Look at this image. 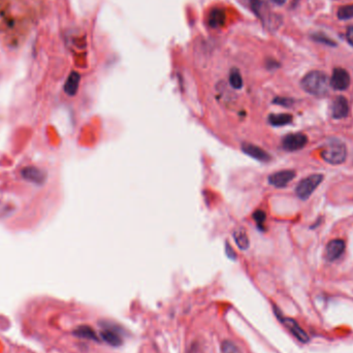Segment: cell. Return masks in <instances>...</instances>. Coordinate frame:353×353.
I'll return each mask as SVG.
<instances>
[{
  "instance_id": "cell-1",
  "label": "cell",
  "mask_w": 353,
  "mask_h": 353,
  "mask_svg": "<svg viewBox=\"0 0 353 353\" xmlns=\"http://www.w3.org/2000/svg\"><path fill=\"white\" fill-rule=\"evenodd\" d=\"M301 88L311 95L321 96L329 90V79L328 77L320 70H313L306 75L300 82Z\"/></svg>"
},
{
  "instance_id": "cell-2",
  "label": "cell",
  "mask_w": 353,
  "mask_h": 353,
  "mask_svg": "<svg viewBox=\"0 0 353 353\" xmlns=\"http://www.w3.org/2000/svg\"><path fill=\"white\" fill-rule=\"evenodd\" d=\"M322 159L333 166L342 164L347 157V149L344 143L339 139H331L323 147L320 153Z\"/></svg>"
},
{
  "instance_id": "cell-3",
  "label": "cell",
  "mask_w": 353,
  "mask_h": 353,
  "mask_svg": "<svg viewBox=\"0 0 353 353\" xmlns=\"http://www.w3.org/2000/svg\"><path fill=\"white\" fill-rule=\"evenodd\" d=\"M323 181V176L320 174L311 175L307 178L302 179L295 188V193L297 197L302 200L308 199L312 193L317 189V187Z\"/></svg>"
},
{
  "instance_id": "cell-4",
  "label": "cell",
  "mask_w": 353,
  "mask_h": 353,
  "mask_svg": "<svg viewBox=\"0 0 353 353\" xmlns=\"http://www.w3.org/2000/svg\"><path fill=\"white\" fill-rule=\"evenodd\" d=\"M274 311H275V315L277 316L279 321L283 324L299 342H301V343H308L309 342V340H310L309 336L294 319L284 317L283 315H282L281 311L277 307H275V306H274Z\"/></svg>"
},
{
  "instance_id": "cell-5",
  "label": "cell",
  "mask_w": 353,
  "mask_h": 353,
  "mask_svg": "<svg viewBox=\"0 0 353 353\" xmlns=\"http://www.w3.org/2000/svg\"><path fill=\"white\" fill-rule=\"evenodd\" d=\"M308 143V137L302 133H290L282 139V147L288 152L301 150Z\"/></svg>"
},
{
  "instance_id": "cell-6",
  "label": "cell",
  "mask_w": 353,
  "mask_h": 353,
  "mask_svg": "<svg viewBox=\"0 0 353 353\" xmlns=\"http://www.w3.org/2000/svg\"><path fill=\"white\" fill-rule=\"evenodd\" d=\"M329 84L335 90L344 91L350 86V75L346 69L337 67L334 69L332 78L329 80Z\"/></svg>"
},
{
  "instance_id": "cell-7",
  "label": "cell",
  "mask_w": 353,
  "mask_h": 353,
  "mask_svg": "<svg viewBox=\"0 0 353 353\" xmlns=\"http://www.w3.org/2000/svg\"><path fill=\"white\" fill-rule=\"evenodd\" d=\"M22 178L35 185H42L46 181V173L35 167H26L21 171Z\"/></svg>"
},
{
  "instance_id": "cell-8",
  "label": "cell",
  "mask_w": 353,
  "mask_h": 353,
  "mask_svg": "<svg viewBox=\"0 0 353 353\" xmlns=\"http://www.w3.org/2000/svg\"><path fill=\"white\" fill-rule=\"evenodd\" d=\"M295 177V172L294 171H280L277 173L272 174L269 177V183L276 187V188H283L287 186Z\"/></svg>"
},
{
  "instance_id": "cell-9",
  "label": "cell",
  "mask_w": 353,
  "mask_h": 353,
  "mask_svg": "<svg viewBox=\"0 0 353 353\" xmlns=\"http://www.w3.org/2000/svg\"><path fill=\"white\" fill-rule=\"evenodd\" d=\"M345 251V242L341 239H336L328 242L325 249V257L329 262H335Z\"/></svg>"
},
{
  "instance_id": "cell-10",
  "label": "cell",
  "mask_w": 353,
  "mask_h": 353,
  "mask_svg": "<svg viewBox=\"0 0 353 353\" xmlns=\"http://www.w3.org/2000/svg\"><path fill=\"white\" fill-rule=\"evenodd\" d=\"M242 151L245 154H247L248 156H250L258 161L268 162L271 160V156L267 151H265L264 149L257 147L253 144H249V143L242 144Z\"/></svg>"
},
{
  "instance_id": "cell-11",
  "label": "cell",
  "mask_w": 353,
  "mask_h": 353,
  "mask_svg": "<svg viewBox=\"0 0 353 353\" xmlns=\"http://www.w3.org/2000/svg\"><path fill=\"white\" fill-rule=\"evenodd\" d=\"M349 103L344 96H338L332 105V114L335 119H343L349 114Z\"/></svg>"
},
{
  "instance_id": "cell-12",
  "label": "cell",
  "mask_w": 353,
  "mask_h": 353,
  "mask_svg": "<svg viewBox=\"0 0 353 353\" xmlns=\"http://www.w3.org/2000/svg\"><path fill=\"white\" fill-rule=\"evenodd\" d=\"M100 337L106 343H108L109 345L114 346V347H119L123 343L121 335L118 333L117 329H115L111 326L104 327V329L100 333Z\"/></svg>"
},
{
  "instance_id": "cell-13",
  "label": "cell",
  "mask_w": 353,
  "mask_h": 353,
  "mask_svg": "<svg viewBox=\"0 0 353 353\" xmlns=\"http://www.w3.org/2000/svg\"><path fill=\"white\" fill-rule=\"evenodd\" d=\"M226 14L221 9L211 10L208 16V25L211 28H220L225 24Z\"/></svg>"
},
{
  "instance_id": "cell-14",
  "label": "cell",
  "mask_w": 353,
  "mask_h": 353,
  "mask_svg": "<svg viewBox=\"0 0 353 353\" xmlns=\"http://www.w3.org/2000/svg\"><path fill=\"white\" fill-rule=\"evenodd\" d=\"M80 81H81V76L77 72L70 73L68 76L65 84H64V92L69 96H75L80 86Z\"/></svg>"
},
{
  "instance_id": "cell-15",
  "label": "cell",
  "mask_w": 353,
  "mask_h": 353,
  "mask_svg": "<svg viewBox=\"0 0 353 353\" xmlns=\"http://www.w3.org/2000/svg\"><path fill=\"white\" fill-rule=\"evenodd\" d=\"M232 238L237 244V246L241 249V250H247L250 246V242H249V238L247 231L242 228V227H238L237 229H234L233 233H232Z\"/></svg>"
},
{
  "instance_id": "cell-16",
  "label": "cell",
  "mask_w": 353,
  "mask_h": 353,
  "mask_svg": "<svg viewBox=\"0 0 353 353\" xmlns=\"http://www.w3.org/2000/svg\"><path fill=\"white\" fill-rule=\"evenodd\" d=\"M74 335L82 338V339H88V340H92V341H96L98 342L99 339L97 337V335L95 334V332L93 331L92 327L88 326V325H81L79 327H77L74 332Z\"/></svg>"
},
{
  "instance_id": "cell-17",
  "label": "cell",
  "mask_w": 353,
  "mask_h": 353,
  "mask_svg": "<svg viewBox=\"0 0 353 353\" xmlns=\"http://www.w3.org/2000/svg\"><path fill=\"white\" fill-rule=\"evenodd\" d=\"M292 121V116L289 114H273L269 116V122L273 126H284Z\"/></svg>"
},
{
  "instance_id": "cell-18",
  "label": "cell",
  "mask_w": 353,
  "mask_h": 353,
  "mask_svg": "<svg viewBox=\"0 0 353 353\" xmlns=\"http://www.w3.org/2000/svg\"><path fill=\"white\" fill-rule=\"evenodd\" d=\"M228 81H229L230 86L235 90H239V89L243 88V85H244L243 78H242V75L238 68H232L230 70Z\"/></svg>"
},
{
  "instance_id": "cell-19",
  "label": "cell",
  "mask_w": 353,
  "mask_h": 353,
  "mask_svg": "<svg viewBox=\"0 0 353 353\" xmlns=\"http://www.w3.org/2000/svg\"><path fill=\"white\" fill-rule=\"evenodd\" d=\"M337 17L339 20L346 21L353 19V5H347L341 7L337 12Z\"/></svg>"
},
{
  "instance_id": "cell-20",
  "label": "cell",
  "mask_w": 353,
  "mask_h": 353,
  "mask_svg": "<svg viewBox=\"0 0 353 353\" xmlns=\"http://www.w3.org/2000/svg\"><path fill=\"white\" fill-rule=\"evenodd\" d=\"M311 38L316 41V42H319V43H322V44H326V45H329V46H337V42L332 39V38H329L328 36H326L325 34L323 33H320V32H315L311 35Z\"/></svg>"
},
{
  "instance_id": "cell-21",
  "label": "cell",
  "mask_w": 353,
  "mask_h": 353,
  "mask_svg": "<svg viewBox=\"0 0 353 353\" xmlns=\"http://www.w3.org/2000/svg\"><path fill=\"white\" fill-rule=\"evenodd\" d=\"M221 350H222V353H241L238 346L235 345L233 342L228 341V340H226L222 343Z\"/></svg>"
},
{
  "instance_id": "cell-22",
  "label": "cell",
  "mask_w": 353,
  "mask_h": 353,
  "mask_svg": "<svg viewBox=\"0 0 353 353\" xmlns=\"http://www.w3.org/2000/svg\"><path fill=\"white\" fill-rule=\"evenodd\" d=\"M250 2V6H251V10L252 12L258 17L263 20V0H249Z\"/></svg>"
},
{
  "instance_id": "cell-23",
  "label": "cell",
  "mask_w": 353,
  "mask_h": 353,
  "mask_svg": "<svg viewBox=\"0 0 353 353\" xmlns=\"http://www.w3.org/2000/svg\"><path fill=\"white\" fill-rule=\"evenodd\" d=\"M266 218H267V215H266L265 212L262 210H257L253 214V219L255 220V222L257 223L258 226H263V224L266 221Z\"/></svg>"
},
{
  "instance_id": "cell-24",
  "label": "cell",
  "mask_w": 353,
  "mask_h": 353,
  "mask_svg": "<svg viewBox=\"0 0 353 353\" xmlns=\"http://www.w3.org/2000/svg\"><path fill=\"white\" fill-rule=\"evenodd\" d=\"M273 104L279 105L282 107H290L293 105V100L291 98H287V97H276L273 100Z\"/></svg>"
},
{
  "instance_id": "cell-25",
  "label": "cell",
  "mask_w": 353,
  "mask_h": 353,
  "mask_svg": "<svg viewBox=\"0 0 353 353\" xmlns=\"http://www.w3.org/2000/svg\"><path fill=\"white\" fill-rule=\"evenodd\" d=\"M345 36H346V39L347 41L353 46V25L351 26H348L347 29H346V33H345Z\"/></svg>"
},
{
  "instance_id": "cell-26",
  "label": "cell",
  "mask_w": 353,
  "mask_h": 353,
  "mask_svg": "<svg viewBox=\"0 0 353 353\" xmlns=\"http://www.w3.org/2000/svg\"><path fill=\"white\" fill-rule=\"evenodd\" d=\"M226 248H227V250H226V255H227L229 258H231V260H234V258H235V254L232 252V249L230 248V246H229L228 244H226Z\"/></svg>"
},
{
  "instance_id": "cell-27",
  "label": "cell",
  "mask_w": 353,
  "mask_h": 353,
  "mask_svg": "<svg viewBox=\"0 0 353 353\" xmlns=\"http://www.w3.org/2000/svg\"><path fill=\"white\" fill-rule=\"evenodd\" d=\"M271 2H272L273 4H275L276 6H279V7H281V6H283V5H285V3L287 2V0H271Z\"/></svg>"
}]
</instances>
